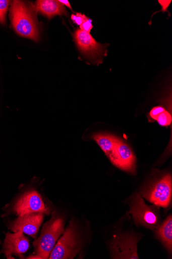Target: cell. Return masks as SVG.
Returning <instances> with one entry per match:
<instances>
[{
    "label": "cell",
    "mask_w": 172,
    "mask_h": 259,
    "mask_svg": "<svg viewBox=\"0 0 172 259\" xmlns=\"http://www.w3.org/2000/svg\"><path fill=\"white\" fill-rule=\"evenodd\" d=\"M35 7L22 1H14L11 17L14 29L20 36L37 41L39 39L38 22Z\"/></svg>",
    "instance_id": "obj_1"
},
{
    "label": "cell",
    "mask_w": 172,
    "mask_h": 259,
    "mask_svg": "<svg viewBox=\"0 0 172 259\" xmlns=\"http://www.w3.org/2000/svg\"><path fill=\"white\" fill-rule=\"evenodd\" d=\"M64 226L63 218L54 211L51 219L44 225L40 237L33 243L35 254L27 258H49L61 235L64 232Z\"/></svg>",
    "instance_id": "obj_2"
},
{
    "label": "cell",
    "mask_w": 172,
    "mask_h": 259,
    "mask_svg": "<svg viewBox=\"0 0 172 259\" xmlns=\"http://www.w3.org/2000/svg\"><path fill=\"white\" fill-rule=\"evenodd\" d=\"M81 247L82 241L77 225L75 220H72L48 258H73L80 252Z\"/></svg>",
    "instance_id": "obj_3"
},
{
    "label": "cell",
    "mask_w": 172,
    "mask_h": 259,
    "mask_svg": "<svg viewBox=\"0 0 172 259\" xmlns=\"http://www.w3.org/2000/svg\"><path fill=\"white\" fill-rule=\"evenodd\" d=\"M172 193L171 176L167 174L145 188L141 194L155 205L166 208L170 204Z\"/></svg>",
    "instance_id": "obj_4"
},
{
    "label": "cell",
    "mask_w": 172,
    "mask_h": 259,
    "mask_svg": "<svg viewBox=\"0 0 172 259\" xmlns=\"http://www.w3.org/2000/svg\"><path fill=\"white\" fill-rule=\"evenodd\" d=\"M130 206L129 214L132 215L137 226H142L151 230L158 227L159 218L157 209L146 205L139 194L136 193L133 196Z\"/></svg>",
    "instance_id": "obj_5"
},
{
    "label": "cell",
    "mask_w": 172,
    "mask_h": 259,
    "mask_svg": "<svg viewBox=\"0 0 172 259\" xmlns=\"http://www.w3.org/2000/svg\"><path fill=\"white\" fill-rule=\"evenodd\" d=\"M11 210L18 217L33 213L48 215L51 210L44 204L38 192L31 190L24 193L14 203Z\"/></svg>",
    "instance_id": "obj_6"
},
{
    "label": "cell",
    "mask_w": 172,
    "mask_h": 259,
    "mask_svg": "<svg viewBox=\"0 0 172 259\" xmlns=\"http://www.w3.org/2000/svg\"><path fill=\"white\" fill-rule=\"evenodd\" d=\"M139 239L133 234L121 235L114 238L110 244L113 258H139L137 243Z\"/></svg>",
    "instance_id": "obj_7"
},
{
    "label": "cell",
    "mask_w": 172,
    "mask_h": 259,
    "mask_svg": "<svg viewBox=\"0 0 172 259\" xmlns=\"http://www.w3.org/2000/svg\"><path fill=\"white\" fill-rule=\"evenodd\" d=\"M115 166L122 170L136 172V157L129 146L118 138L116 146L108 157Z\"/></svg>",
    "instance_id": "obj_8"
},
{
    "label": "cell",
    "mask_w": 172,
    "mask_h": 259,
    "mask_svg": "<svg viewBox=\"0 0 172 259\" xmlns=\"http://www.w3.org/2000/svg\"><path fill=\"white\" fill-rule=\"evenodd\" d=\"M30 248V241L24 233L20 231L11 233L8 232L0 253H4L9 259L14 258L17 256L20 258H24V254Z\"/></svg>",
    "instance_id": "obj_9"
},
{
    "label": "cell",
    "mask_w": 172,
    "mask_h": 259,
    "mask_svg": "<svg viewBox=\"0 0 172 259\" xmlns=\"http://www.w3.org/2000/svg\"><path fill=\"white\" fill-rule=\"evenodd\" d=\"M44 215L43 213H33L18 217L10 223L9 228L13 232L20 231L36 238Z\"/></svg>",
    "instance_id": "obj_10"
},
{
    "label": "cell",
    "mask_w": 172,
    "mask_h": 259,
    "mask_svg": "<svg viewBox=\"0 0 172 259\" xmlns=\"http://www.w3.org/2000/svg\"><path fill=\"white\" fill-rule=\"evenodd\" d=\"M75 39L80 51L91 58L99 57L104 52V45L97 42L90 33L79 29Z\"/></svg>",
    "instance_id": "obj_11"
},
{
    "label": "cell",
    "mask_w": 172,
    "mask_h": 259,
    "mask_svg": "<svg viewBox=\"0 0 172 259\" xmlns=\"http://www.w3.org/2000/svg\"><path fill=\"white\" fill-rule=\"evenodd\" d=\"M34 7L35 10L49 19L57 15H67L64 6L55 0H39Z\"/></svg>",
    "instance_id": "obj_12"
},
{
    "label": "cell",
    "mask_w": 172,
    "mask_h": 259,
    "mask_svg": "<svg viewBox=\"0 0 172 259\" xmlns=\"http://www.w3.org/2000/svg\"><path fill=\"white\" fill-rule=\"evenodd\" d=\"M156 237L163 244L171 254L172 251V217L170 215L166 220L158 226L156 231Z\"/></svg>",
    "instance_id": "obj_13"
},
{
    "label": "cell",
    "mask_w": 172,
    "mask_h": 259,
    "mask_svg": "<svg viewBox=\"0 0 172 259\" xmlns=\"http://www.w3.org/2000/svg\"><path fill=\"white\" fill-rule=\"evenodd\" d=\"M91 139L95 141L108 157L116 146L118 138L109 134L95 133L91 136Z\"/></svg>",
    "instance_id": "obj_14"
},
{
    "label": "cell",
    "mask_w": 172,
    "mask_h": 259,
    "mask_svg": "<svg viewBox=\"0 0 172 259\" xmlns=\"http://www.w3.org/2000/svg\"><path fill=\"white\" fill-rule=\"evenodd\" d=\"M155 120L162 126H167L171 123V116L165 110L156 117Z\"/></svg>",
    "instance_id": "obj_15"
},
{
    "label": "cell",
    "mask_w": 172,
    "mask_h": 259,
    "mask_svg": "<svg viewBox=\"0 0 172 259\" xmlns=\"http://www.w3.org/2000/svg\"><path fill=\"white\" fill-rule=\"evenodd\" d=\"M10 4L8 0H0V23L6 24V15Z\"/></svg>",
    "instance_id": "obj_16"
},
{
    "label": "cell",
    "mask_w": 172,
    "mask_h": 259,
    "mask_svg": "<svg viewBox=\"0 0 172 259\" xmlns=\"http://www.w3.org/2000/svg\"><path fill=\"white\" fill-rule=\"evenodd\" d=\"M80 27L81 29L80 30L90 33L91 29L93 28V26L92 25V20L87 18Z\"/></svg>",
    "instance_id": "obj_17"
},
{
    "label": "cell",
    "mask_w": 172,
    "mask_h": 259,
    "mask_svg": "<svg viewBox=\"0 0 172 259\" xmlns=\"http://www.w3.org/2000/svg\"><path fill=\"white\" fill-rule=\"evenodd\" d=\"M165 109L161 106H157L153 108L150 112V116L153 120H155L156 117L161 112L164 111Z\"/></svg>",
    "instance_id": "obj_18"
},
{
    "label": "cell",
    "mask_w": 172,
    "mask_h": 259,
    "mask_svg": "<svg viewBox=\"0 0 172 259\" xmlns=\"http://www.w3.org/2000/svg\"><path fill=\"white\" fill-rule=\"evenodd\" d=\"M76 19L74 23H76L78 26H81L83 22L87 18L85 15L80 13L76 14Z\"/></svg>",
    "instance_id": "obj_19"
},
{
    "label": "cell",
    "mask_w": 172,
    "mask_h": 259,
    "mask_svg": "<svg viewBox=\"0 0 172 259\" xmlns=\"http://www.w3.org/2000/svg\"><path fill=\"white\" fill-rule=\"evenodd\" d=\"M159 3L161 6L162 8V12H165L167 10V8L169 6L170 4L171 3V1H166V0H165V1H163V0H159L158 1Z\"/></svg>",
    "instance_id": "obj_20"
},
{
    "label": "cell",
    "mask_w": 172,
    "mask_h": 259,
    "mask_svg": "<svg viewBox=\"0 0 172 259\" xmlns=\"http://www.w3.org/2000/svg\"><path fill=\"white\" fill-rule=\"evenodd\" d=\"M61 4H62L63 6H65L67 7L70 9L71 10H72V7L69 3V2L68 1V0H60L59 1Z\"/></svg>",
    "instance_id": "obj_21"
},
{
    "label": "cell",
    "mask_w": 172,
    "mask_h": 259,
    "mask_svg": "<svg viewBox=\"0 0 172 259\" xmlns=\"http://www.w3.org/2000/svg\"><path fill=\"white\" fill-rule=\"evenodd\" d=\"M2 244V242H1V241H0V244Z\"/></svg>",
    "instance_id": "obj_22"
}]
</instances>
